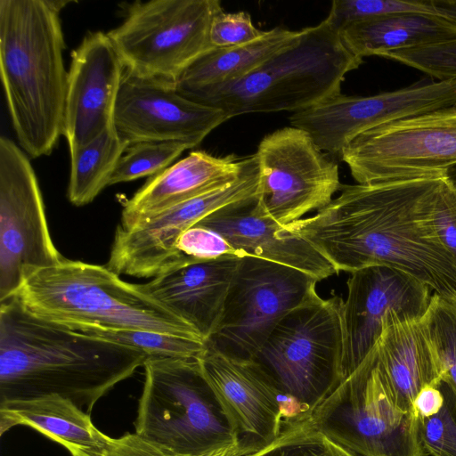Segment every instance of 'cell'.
Masks as SVG:
<instances>
[{"label":"cell","instance_id":"cell-1","mask_svg":"<svg viewBox=\"0 0 456 456\" xmlns=\"http://www.w3.org/2000/svg\"><path fill=\"white\" fill-rule=\"evenodd\" d=\"M444 176L342 184L316 214L288 224L339 272L383 265L435 293L456 295V259L441 243L434 206Z\"/></svg>","mask_w":456,"mask_h":456},{"label":"cell","instance_id":"cell-2","mask_svg":"<svg viewBox=\"0 0 456 456\" xmlns=\"http://www.w3.org/2000/svg\"><path fill=\"white\" fill-rule=\"evenodd\" d=\"M147 358L137 348L40 320L16 297L0 302V402L59 395L90 414Z\"/></svg>","mask_w":456,"mask_h":456},{"label":"cell","instance_id":"cell-3","mask_svg":"<svg viewBox=\"0 0 456 456\" xmlns=\"http://www.w3.org/2000/svg\"><path fill=\"white\" fill-rule=\"evenodd\" d=\"M69 2L0 0V74L13 130L30 158L63 134L67 73L60 11Z\"/></svg>","mask_w":456,"mask_h":456},{"label":"cell","instance_id":"cell-4","mask_svg":"<svg viewBox=\"0 0 456 456\" xmlns=\"http://www.w3.org/2000/svg\"><path fill=\"white\" fill-rule=\"evenodd\" d=\"M14 297L37 318L88 335L151 330L205 340L142 284L126 281L103 265L63 257L27 275Z\"/></svg>","mask_w":456,"mask_h":456},{"label":"cell","instance_id":"cell-5","mask_svg":"<svg viewBox=\"0 0 456 456\" xmlns=\"http://www.w3.org/2000/svg\"><path fill=\"white\" fill-rule=\"evenodd\" d=\"M362 59L345 45L326 19L300 30L298 38L244 77L183 97L235 116L300 111L341 93L346 75Z\"/></svg>","mask_w":456,"mask_h":456},{"label":"cell","instance_id":"cell-6","mask_svg":"<svg viewBox=\"0 0 456 456\" xmlns=\"http://www.w3.org/2000/svg\"><path fill=\"white\" fill-rule=\"evenodd\" d=\"M343 303L315 290L278 322L252 359L311 414L341 382Z\"/></svg>","mask_w":456,"mask_h":456},{"label":"cell","instance_id":"cell-7","mask_svg":"<svg viewBox=\"0 0 456 456\" xmlns=\"http://www.w3.org/2000/svg\"><path fill=\"white\" fill-rule=\"evenodd\" d=\"M142 367L135 434L179 454H200L240 440L197 359L149 357Z\"/></svg>","mask_w":456,"mask_h":456},{"label":"cell","instance_id":"cell-8","mask_svg":"<svg viewBox=\"0 0 456 456\" xmlns=\"http://www.w3.org/2000/svg\"><path fill=\"white\" fill-rule=\"evenodd\" d=\"M312 419L319 431L359 456H428L420 418L398 407L375 346L314 410Z\"/></svg>","mask_w":456,"mask_h":456},{"label":"cell","instance_id":"cell-9","mask_svg":"<svg viewBox=\"0 0 456 456\" xmlns=\"http://www.w3.org/2000/svg\"><path fill=\"white\" fill-rule=\"evenodd\" d=\"M219 0H151L129 5L123 22L107 34L124 67L145 78L175 83L202 55Z\"/></svg>","mask_w":456,"mask_h":456},{"label":"cell","instance_id":"cell-10","mask_svg":"<svg viewBox=\"0 0 456 456\" xmlns=\"http://www.w3.org/2000/svg\"><path fill=\"white\" fill-rule=\"evenodd\" d=\"M310 275L268 260L244 256L206 346L252 360L278 322L316 290Z\"/></svg>","mask_w":456,"mask_h":456},{"label":"cell","instance_id":"cell-11","mask_svg":"<svg viewBox=\"0 0 456 456\" xmlns=\"http://www.w3.org/2000/svg\"><path fill=\"white\" fill-rule=\"evenodd\" d=\"M341 159L357 183L444 176L456 164V104L365 131Z\"/></svg>","mask_w":456,"mask_h":456},{"label":"cell","instance_id":"cell-12","mask_svg":"<svg viewBox=\"0 0 456 456\" xmlns=\"http://www.w3.org/2000/svg\"><path fill=\"white\" fill-rule=\"evenodd\" d=\"M62 259L29 159L11 139L1 136L0 302L14 297L27 275Z\"/></svg>","mask_w":456,"mask_h":456},{"label":"cell","instance_id":"cell-13","mask_svg":"<svg viewBox=\"0 0 456 456\" xmlns=\"http://www.w3.org/2000/svg\"><path fill=\"white\" fill-rule=\"evenodd\" d=\"M255 155L259 202L281 227L326 207L342 185L338 164L302 129L289 126L265 135Z\"/></svg>","mask_w":456,"mask_h":456},{"label":"cell","instance_id":"cell-14","mask_svg":"<svg viewBox=\"0 0 456 456\" xmlns=\"http://www.w3.org/2000/svg\"><path fill=\"white\" fill-rule=\"evenodd\" d=\"M258 194L254 154L246 157L232 182L173 206L135 228L118 225L106 266L118 275L136 278H154L178 267L175 245L183 232L217 209Z\"/></svg>","mask_w":456,"mask_h":456},{"label":"cell","instance_id":"cell-15","mask_svg":"<svg viewBox=\"0 0 456 456\" xmlns=\"http://www.w3.org/2000/svg\"><path fill=\"white\" fill-rule=\"evenodd\" d=\"M455 104L456 79L417 82L370 96L340 93L294 112L289 122L305 131L321 151L341 159L344 149L365 131Z\"/></svg>","mask_w":456,"mask_h":456},{"label":"cell","instance_id":"cell-16","mask_svg":"<svg viewBox=\"0 0 456 456\" xmlns=\"http://www.w3.org/2000/svg\"><path fill=\"white\" fill-rule=\"evenodd\" d=\"M197 360L240 440L265 447L280 436L287 423L312 416L281 393L253 360L234 359L208 346Z\"/></svg>","mask_w":456,"mask_h":456},{"label":"cell","instance_id":"cell-17","mask_svg":"<svg viewBox=\"0 0 456 456\" xmlns=\"http://www.w3.org/2000/svg\"><path fill=\"white\" fill-rule=\"evenodd\" d=\"M342 307L341 381L353 373L379 340L387 315L395 311L403 320L421 318L431 289L398 269L377 265L351 273Z\"/></svg>","mask_w":456,"mask_h":456},{"label":"cell","instance_id":"cell-18","mask_svg":"<svg viewBox=\"0 0 456 456\" xmlns=\"http://www.w3.org/2000/svg\"><path fill=\"white\" fill-rule=\"evenodd\" d=\"M228 119L222 110L183 97L174 84L124 70L114 127L129 145L178 142L191 149Z\"/></svg>","mask_w":456,"mask_h":456},{"label":"cell","instance_id":"cell-19","mask_svg":"<svg viewBox=\"0 0 456 456\" xmlns=\"http://www.w3.org/2000/svg\"><path fill=\"white\" fill-rule=\"evenodd\" d=\"M125 67L107 33L89 32L72 52L63 134L69 154L114 127Z\"/></svg>","mask_w":456,"mask_h":456},{"label":"cell","instance_id":"cell-20","mask_svg":"<svg viewBox=\"0 0 456 456\" xmlns=\"http://www.w3.org/2000/svg\"><path fill=\"white\" fill-rule=\"evenodd\" d=\"M199 223L222 234L240 257L253 256L283 265L317 281L337 273L309 242L285 232L270 218L258 195L221 208Z\"/></svg>","mask_w":456,"mask_h":456},{"label":"cell","instance_id":"cell-21","mask_svg":"<svg viewBox=\"0 0 456 456\" xmlns=\"http://www.w3.org/2000/svg\"><path fill=\"white\" fill-rule=\"evenodd\" d=\"M240 258L231 255L191 262L142 285L154 299L190 323L207 341L219 322Z\"/></svg>","mask_w":456,"mask_h":456},{"label":"cell","instance_id":"cell-22","mask_svg":"<svg viewBox=\"0 0 456 456\" xmlns=\"http://www.w3.org/2000/svg\"><path fill=\"white\" fill-rule=\"evenodd\" d=\"M245 159L234 154L216 157L191 151L151 176L123 203L118 225L125 230L135 228L173 206L232 182Z\"/></svg>","mask_w":456,"mask_h":456},{"label":"cell","instance_id":"cell-23","mask_svg":"<svg viewBox=\"0 0 456 456\" xmlns=\"http://www.w3.org/2000/svg\"><path fill=\"white\" fill-rule=\"evenodd\" d=\"M375 349L398 407L415 413L412 403L418 392L442 382L422 317L403 320L398 313H389Z\"/></svg>","mask_w":456,"mask_h":456},{"label":"cell","instance_id":"cell-24","mask_svg":"<svg viewBox=\"0 0 456 456\" xmlns=\"http://www.w3.org/2000/svg\"><path fill=\"white\" fill-rule=\"evenodd\" d=\"M19 425L60 444L71 456H93L109 437L94 426L90 414L59 395L0 402V435Z\"/></svg>","mask_w":456,"mask_h":456},{"label":"cell","instance_id":"cell-25","mask_svg":"<svg viewBox=\"0 0 456 456\" xmlns=\"http://www.w3.org/2000/svg\"><path fill=\"white\" fill-rule=\"evenodd\" d=\"M356 56L384 53L456 39V20L426 13H397L349 23L339 29Z\"/></svg>","mask_w":456,"mask_h":456},{"label":"cell","instance_id":"cell-26","mask_svg":"<svg viewBox=\"0 0 456 456\" xmlns=\"http://www.w3.org/2000/svg\"><path fill=\"white\" fill-rule=\"evenodd\" d=\"M300 30L277 27L259 38L240 45L215 48L190 65L175 83V90L185 95L200 89L239 79L260 66L278 52L292 45Z\"/></svg>","mask_w":456,"mask_h":456},{"label":"cell","instance_id":"cell-27","mask_svg":"<svg viewBox=\"0 0 456 456\" xmlns=\"http://www.w3.org/2000/svg\"><path fill=\"white\" fill-rule=\"evenodd\" d=\"M128 146L113 128L69 154L67 191L69 202L77 207L87 205L110 186L116 167Z\"/></svg>","mask_w":456,"mask_h":456},{"label":"cell","instance_id":"cell-28","mask_svg":"<svg viewBox=\"0 0 456 456\" xmlns=\"http://www.w3.org/2000/svg\"><path fill=\"white\" fill-rule=\"evenodd\" d=\"M397 13H426L456 20V0H334L326 19L339 30L354 21Z\"/></svg>","mask_w":456,"mask_h":456},{"label":"cell","instance_id":"cell-29","mask_svg":"<svg viewBox=\"0 0 456 456\" xmlns=\"http://www.w3.org/2000/svg\"><path fill=\"white\" fill-rule=\"evenodd\" d=\"M422 320L441 379L456 394V295L434 293Z\"/></svg>","mask_w":456,"mask_h":456},{"label":"cell","instance_id":"cell-30","mask_svg":"<svg viewBox=\"0 0 456 456\" xmlns=\"http://www.w3.org/2000/svg\"><path fill=\"white\" fill-rule=\"evenodd\" d=\"M246 456H359L319 431L312 419L285 425L280 436L267 446Z\"/></svg>","mask_w":456,"mask_h":456},{"label":"cell","instance_id":"cell-31","mask_svg":"<svg viewBox=\"0 0 456 456\" xmlns=\"http://www.w3.org/2000/svg\"><path fill=\"white\" fill-rule=\"evenodd\" d=\"M178 142H141L131 144L120 158L110 185L155 175L168 167L185 150Z\"/></svg>","mask_w":456,"mask_h":456},{"label":"cell","instance_id":"cell-32","mask_svg":"<svg viewBox=\"0 0 456 456\" xmlns=\"http://www.w3.org/2000/svg\"><path fill=\"white\" fill-rule=\"evenodd\" d=\"M141 350L149 357L197 359L206 341L151 330H118L92 335Z\"/></svg>","mask_w":456,"mask_h":456},{"label":"cell","instance_id":"cell-33","mask_svg":"<svg viewBox=\"0 0 456 456\" xmlns=\"http://www.w3.org/2000/svg\"><path fill=\"white\" fill-rule=\"evenodd\" d=\"M440 388L444 402L436 415L420 419V437L428 455L456 456V394L444 382Z\"/></svg>","mask_w":456,"mask_h":456},{"label":"cell","instance_id":"cell-34","mask_svg":"<svg viewBox=\"0 0 456 456\" xmlns=\"http://www.w3.org/2000/svg\"><path fill=\"white\" fill-rule=\"evenodd\" d=\"M381 57L419 69L438 80L456 79V39L391 51Z\"/></svg>","mask_w":456,"mask_h":456},{"label":"cell","instance_id":"cell-35","mask_svg":"<svg viewBox=\"0 0 456 456\" xmlns=\"http://www.w3.org/2000/svg\"><path fill=\"white\" fill-rule=\"evenodd\" d=\"M175 250L178 267L191 262L224 256H240L222 234L199 222L182 233L176 242Z\"/></svg>","mask_w":456,"mask_h":456},{"label":"cell","instance_id":"cell-36","mask_svg":"<svg viewBox=\"0 0 456 456\" xmlns=\"http://www.w3.org/2000/svg\"><path fill=\"white\" fill-rule=\"evenodd\" d=\"M253 24L247 12H218L212 19L209 40L214 48H226L252 42L265 34Z\"/></svg>","mask_w":456,"mask_h":456},{"label":"cell","instance_id":"cell-37","mask_svg":"<svg viewBox=\"0 0 456 456\" xmlns=\"http://www.w3.org/2000/svg\"><path fill=\"white\" fill-rule=\"evenodd\" d=\"M433 223L441 243L456 259V188L445 177L436 195Z\"/></svg>","mask_w":456,"mask_h":456},{"label":"cell","instance_id":"cell-38","mask_svg":"<svg viewBox=\"0 0 456 456\" xmlns=\"http://www.w3.org/2000/svg\"><path fill=\"white\" fill-rule=\"evenodd\" d=\"M179 454L160 444L148 441L137 434L126 433L113 438L109 436L104 446L93 456H195Z\"/></svg>","mask_w":456,"mask_h":456},{"label":"cell","instance_id":"cell-39","mask_svg":"<svg viewBox=\"0 0 456 456\" xmlns=\"http://www.w3.org/2000/svg\"><path fill=\"white\" fill-rule=\"evenodd\" d=\"M444 402L440 385H427L416 395L412 403L413 411L420 419L429 418L440 411Z\"/></svg>","mask_w":456,"mask_h":456},{"label":"cell","instance_id":"cell-40","mask_svg":"<svg viewBox=\"0 0 456 456\" xmlns=\"http://www.w3.org/2000/svg\"><path fill=\"white\" fill-rule=\"evenodd\" d=\"M444 177L456 188V164L446 170Z\"/></svg>","mask_w":456,"mask_h":456}]
</instances>
